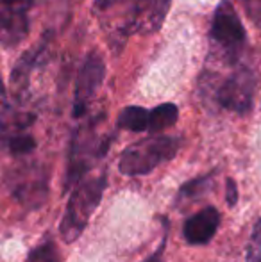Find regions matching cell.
Listing matches in <instances>:
<instances>
[{
  "label": "cell",
  "instance_id": "1",
  "mask_svg": "<svg viewBox=\"0 0 261 262\" xmlns=\"http://www.w3.org/2000/svg\"><path fill=\"white\" fill-rule=\"evenodd\" d=\"M198 90L208 104L236 114H247L251 113L254 100V72L242 62L233 66V72L227 75L208 68L200 75Z\"/></svg>",
  "mask_w": 261,
  "mask_h": 262
},
{
  "label": "cell",
  "instance_id": "12",
  "mask_svg": "<svg viewBox=\"0 0 261 262\" xmlns=\"http://www.w3.org/2000/svg\"><path fill=\"white\" fill-rule=\"evenodd\" d=\"M47 50V41L39 43L36 49L29 50L22 55V59L16 62V66L13 68V73H11V82H13V90L16 93V97H20L29 86V77H31V72L36 64L39 62V59L43 57Z\"/></svg>",
  "mask_w": 261,
  "mask_h": 262
},
{
  "label": "cell",
  "instance_id": "18",
  "mask_svg": "<svg viewBox=\"0 0 261 262\" xmlns=\"http://www.w3.org/2000/svg\"><path fill=\"white\" fill-rule=\"evenodd\" d=\"M167 237H168V223H167V220H165V234H163V239H161L159 246H157V250L152 255H149L143 262H163V253H165V248H167Z\"/></svg>",
  "mask_w": 261,
  "mask_h": 262
},
{
  "label": "cell",
  "instance_id": "17",
  "mask_svg": "<svg viewBox=\"0 0 261 262\" xmlns=\"http://www.w3.org/2000/svg\"><path fill=\"white\" fill-rule=\"evenodd\" d=\"M247 262H261V217L256 220L247 245Z\"/></svg>",
  "mask_w": 261,
  "mask_h": 262
},
{
  "label": "cell",
  "instance_id": "16",
  "mask_svg": "<svg viewBox=\"0 0 261 262\" xmlns=\"http://www.w3.org/2000/svg\"><path fill=\"white\" fill-rule=\"evenodd\" d=\"M211 184H213L211 175L198 177V179L190 180V182H186L185 186L181 187L179 196L181 198H197V196H200V194H204L206 189L211 187Z\"/></svg>",
  "mask_w": 261,
  "mask_h": 262
},
{
  "label": "cell",
  "instance_id": "14",
  "mask_svg": "<svg viewBox=\"0 0 261 262\" xmlns=\"http://www.w3.org/2000/svg\"><path fill=\"white\" fill-rule=\"evenodd\" d=\"M116 125L124 130L143 132L149 128V111L138 105H129L118 114Z\"/></svg>",
  "mask_w": 261,
  "mask_h": 262
},
{
  "label": "cell",
  "instance_id": "2",
  "mask_svg": "<svg viewBox=\"0 0 261 262\" xmlns=\"http://www.w3.org/2000/svg\"><path fill=\"white\" fill-rule=\"evenodd\" d=\"M247 47L244 24L229 0H222L213 14L209 31V61L220 66H236Z\"/></svg>",
  "mask_w": 261,
  "mask_h": 262
},
{
  "label": "cell",
  "instance_id": "10",
  "mask_svg": "<svg viewBox=\"0 0 261 262\" xmlns=\"http://www.w3.org/2000/svg\"><path fill=\"white\" fill-rule=\"evenodd\" d=\"M220 225V214L215 207H206L200 212L193 214L185 223L183 234L190 245H206L213 239Z\"/></svg>",
  "mask_w": 261,
  "mask_h": 262
},
{
  "label": "cell",
  "instance_id": "6",
  "mask_svg": "<svg viewBox=\"0 0 261 262\" xmlns=\"http://www.w3.org/2000/svg\"><path fill=\"white\" fill-rule=\"evenodd\" d=\"M11 194L25 207H39L49 193V179L42 166L22 164L6 177Z\"/></svg>",
  "mask_w": 261,
  "mask_h": 262
},
{
  "label": "cell",
  "instance_id": "15",
  "mask_svg": "<svg viewBox=\"0 0 261 262\" xmlns=\"http://www.w3.org/2000/svg\"><path fill=\"white\" fill-rule=\"evenodd\" d=\"M27 262H61L56 243L52 239H47L42 245L32 248L27 257Z\"/></svg>",
  "mask_w": 261,
  "mask_h": 262
},
{
  "label": "cell",
  "instance_id": "13",
  "mask_svg": "<svg viewBox=\"0 0 261 262\" xmlns=\"http://www.w3.org/2000/svg\"><path fill=\"white\" fill-rule=\"evenodd\" d=\"M179 118V109L175 104H163L154 107L152 111H149V128L147 130L157 134L163 132L165 128L172 127Z\"/></svg>",
  "mask_w": 261,
  "mask_h": 262
},
{
  "label": "cell",
  "instance_id": "11",
  "mask_svg": "<svg viewBox=\"0 0 261 262\" xmlns=\"http://www.w3.org/2000/svg\"><path fill=\"white\" fill-rule=\"evenodd\" d=\"M31 121L32 116H27V114L16 116L13 113V107L7 100L6 88H4V82L0 79V152L7 150L11 139L16 134L27 132V127L31 125Z\"/></svg>",
  "mask_w": 261,
  "mask_h": 262
},
{
  "label": "cell",
  "instance_id": "7",
  "mask_svg": "<svg viewBox=\"0 0 261 262\" xmlns=\"http://www.w3.org/2000/svg\"><path fill=\"white\" fill-rule=\"evenodd\" d=\"M32 0H0V45L11 49L31 31Z\"/></svg>",
  "mask_w": 261,
  "mask_h": 262
},
{
  "label": "cell",
  "instance_id": "9",
  "mask_svg": "<svg viewBox=\"0 0 261 262\" xmlns=\"http://www.w3.org/2000/svg\"><path fill=\"white\" fill-rule=\"evenodd\" d=\"M172 0H126L131 34H154L165 24Z\"/></svg>",
  "mask_w": 261,
  "mask_h": 262
},
{
  "label": "cell",
  "instance_id": "5",
  "mask_svg": "<svg viewBox=\"0 0 261 262\" xmlns=\"http://www.w3.org/2000/svg\"><path fill=\"white\" fill-rule=\"evenodd\" d=\"M108 139L98 134L97 123L88 121L75 128L68 148V162H66L65 189L75 187L88 171L91 169L95 161L104 157L108 152Z\"/></svg>",
  "mask_w": 261,
  "mask_h": 262
},
{
  "label": "cell",
  "instance_id": "4",
  "mask_svg": "<svg viewBox=\"0 0 261 262\" xmlns=\"http://www.w3.org/2000/svg\"><path fill=\"white\" fill-rule=\"evenodd\" d=\"M181 139L175 136H152L127 146L118 159L120 173L127 177L147 175L159 164L175 157Z\"/></svg>",
  "mask_w": 261,
  "mask_h": 262
},
{
  "label": "cell",
  "instance_id": "19",
  "mask_svg": "<svg viewBox=\"0 0 261 262\" xmlns=\"http://www.w3.org/2000/svg\"><path fill=\"white\" fill-rule=\"evenodd\" d=\"M226 200H227V205L229 207H234L238 202V187H236V182L233 179H227L226 182Z\"/></svg>",
  "mask_w": 261,
  "mask_h": 262
},
{
  "label": "cell",
  "instance_id": "3",
  "mask_svg": "<svg viewBox=\"0 0 261 262\" xmlns=\"http://www.w3.org/2000/svg\"><path fill=\"white\" fill-rule=\"evenodd\" d=\"M106 184H108L106 173L102 171L97 177L83 179L73 187L59 227L65 243H73L83 234V230L86 228L93 210L101 204Z\"/></svg>",
  "mask_w": 261,
  "mask_h": 262
},
{
  "label": "cell",
  "instance_id": "8",
  "mask_svg": "<svg viewBox=\"0 0 261 262\" xmlns=\"http://www.w3.org/2000/svg\"><path fill=\"white\" fill-rule=\"evenodd\" d=\"M106 77L104 59L97 52L88 54L77 73L75 80V93H73V116L83 118L88 111V105L93 100L95 93L102 86V80Z\"/></svg>",
  "mask_w": 261,
  "mask_h": 262
}]
</instances>
